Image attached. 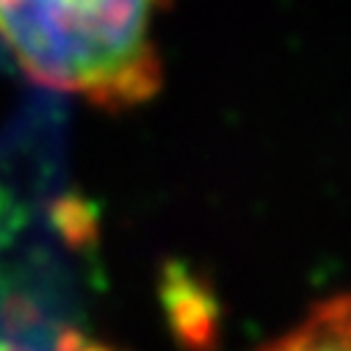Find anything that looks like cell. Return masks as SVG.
<instances>
[{"label":"cell","instance_id":"6da1fadb","mask_svg":"<svg viewBox=\"0 0 351 351\" xmlns=\"http://www.w3.org/2000/svg\"><path fill=\"white\" fill-rule=\"evenodd\" d=\"M166 0H0V45L28 80L122 114L158 97Z\"/></svg>","mask_w":351,"mask_h":351},{"label":"cell","instance_id":"7a4b0ae2","mask_svg":"<svg viewBox=\"0 0 351 351\" xmlns=\"http://www.w3.org/2000/svg\"><path fill=\"white\" fill-rule=\"evenodd\" d=\"M260 351H351V293H335L313 304Z\"/></svg>","mask_w":351,"mask_h":351},{"label":"cell","instance_id":"3957f363","mask_svg":"<svg viewBox=\"0 0 351 351\" xmlns=\"http://www.w3.org/2000/svg\"><path fill=\"white\" fill-rule=\"evenodd\" d=\"M0 351H28V348H20V346H12V343H3V340H0Z\"/></svg>","mask_w":351,"mask_h":351}]
</instances>
